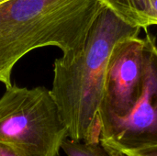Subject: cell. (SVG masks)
Returning <instances> with one entry per match:
<instances>
[{"label": "cell", "instance_id": "3", "mask_svg": "<svg viewBox=\"0 0 157 156\" xmlns=\"http://www.w3.org/2000/svg\"><path fill=\"white\" fill-rule=\"evenodd\" d=\"M0 97V143L20 156H59L68 138L50 89L11 85Z\"/></svg>", "mask_w": 157, "mask_h": 156}, {"label": "cell", "instance_id": "2", "mask_svg": "<svg viewBox=\"0 0 157 156\" xmlns=\"http://www.w3.org/2000/svg\"><path fill=\"white\" fill-rule=\"evenodd\" d=\"M105 7L100 0H3L0 2V83L12 85L17 63L41 47H57L63 59L80 51Z\"/></svg>", "mask_w": 157, "mask_h": 156}, {"label": "cell", "instance_id": "10", "mask_svg": "<svg viewBox=\"0 0 157 156\" xmlns=\"http://www.w3.org/2000/svg\"><path fill=\"white\" fill-rule=\"evenodd\" d=\"M101 145L104 147V149L106 150V152L108 153L109 156H127L124 153H122L121 150L109 145V144H107V143H100Z\"/></svg>", "mask_w": 157, "mask_h": 156}, {"label": "cell", "instance_id": "7", "mask_svg": "<svg viewBox=\"0 0 157 156\" xmlns=\"http://www.w3.org/2000/svg\"><path fill=\"white\" fill-rule=\"evenodd\" d=\"M62 151L67 156H109L101 143H88L67 138L62 144Z\"/></svg>", "mask_w": 157, "mask_h": 156}, {"label": "cell", "instance_id": "1", "mask_svg": "<svg viewBox=\"0 0 157 156\" xmlns=\"http://www.w3.org/2000/svg\"><path fill=\"white\" fill-rule=\"evenodd\" d=\"M140 29L105 6L92 24L80 51L70 59L61 57L54 61L50 91L69 139L100 143L99 108L109 54L119 40L138 36Z\"/></svg>", "mask_w": 157, "mask_h": 156}, {"label": "cell", "instance_id": "6", "mask_svg": "<svg viewBox=\"0 0 157 156\" xmlns=\"http://www.w3.org/2000/svg\"><path fill=\"white\" fill-rule=\"evenodd\" d=\"M102 4L115 13L127 24L147 29L152 0H100Z\"/></svg>", "mask_w": 157, "mask_h": 156}, {"label": "cell", "instance_id": "5", "mask_svg": "<svg viewBox=\"0 0 157 156\" xmlns=\"http://www.w3.org/2000/svg\"><path fill=\"white\" fill-rule=\"evenodd\" d=\"M145 40L138 36L119 40L109 57L99 108L100 123L125 116L139 98L144 77Z\"/></svg>", "mask_w": 157, "mask_h": 156}, {"label": "cell", "instance_id": "9", "mask_svg": "<svg viewBox=\"0 0 157 156\" xmlns=\"http://www.w3.org/2000/svg\"><path fill=\"white\" fill-rule=\"evenodd\" d=\"M149 26H157V0H152L149 13Z\"/></svg>", "mask_w": 157, "mask_h": 156}, {"label": "cell", "instance_id": "11", "mask_svg": "<svg viewBox=\"0 0 157 156\" xmlns=\"http://www.w3.org/2000/svg\"><path fill=\"white\" fill-rule=\"evenodd\" d=\"M0 156H20L10 147L0 143Z\"/></svg>", "mask_w": 157, "mask_h": 156}, {"label": "cell", "instance_id": "8", "mask_svg": "<svg viewBox=\"0 0 157 156\" xmlns=\"http://www.w3.org/2000/svg\"><path fill=\"white\" fill-rule=\"evenodd\" d=\"M120 150V149H119ZM127 156H157V145L140 149L121 150Z\"/></svg>", "mask_w": 157, "mask_h": 156}, {"label": "cell", "instance_id": "4", "mask_svg": "<svg viewBox=\"0 0 157 156\" xmlns=\"http://www.w3.org/2000/svg\"><path fill=\"white\" fill-rule=\"evenodd\" d=\"M144 40V77L139 98L125 116L101 124L100 143L120 150L157 145V46L150 35Z\"/></svg>", "mask_w": 157, "mask_h": 156}, {"label": "cell", "instance_id": "12", "mask_svg": "<svg viewBox=\"0 0 157 156\" xmlns=\"http://www.w3.org/2000/svg\"><path fill=\"white\" fill-rule=\"evenodd\" d=\"M1 1H3V0H0V2H1Z\"/></svg>", "mask_w": 157, "mask_h": 156}]
</instances>
